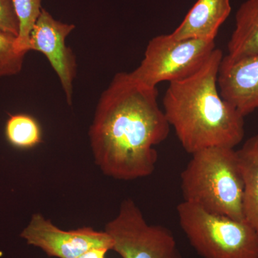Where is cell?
I'll return each instance as SVG.
<instances>
[{
    "label": "cell",
    "mask_w": 258,
    "mask_h": 258,
    "mask_svg": "<svg viewBox=\"0 0 258 258\" xmlns=\"http://www.w3.org/2000/svg\"><path fill=\"white\" fill-rule=\"evenodd\" d=\"M169 131L158 103L157 88L121 72L102 93L88 135L95 162L102 172L128 181L154 173L156 147L167 139Z\"/></svg>",
    "instance_id": "obj_1"
},
{
    "label": "cell",
    "mask_w": 258,
    "mask_h": 258,
    "mask_svg": "<svg viewBox=\"0 0 258 258\" xmlns=\"http://www.w3.org/2000/svg\"><path fill=\"white\" fill-rule=\"evenodd\" d=\"M223 54L215 48L198 72L169 83L163 111L189 154L211 147L235 149L244 137V117L219 91Z\"/></svg>",
    "instance_id": "obj_2"
},
{
    "label": "cell",
    "mask_w": 258,
    "mask_h": 258,
    "mask_svg": "<svg viewBox=\"0 0 258 258\" xmlns=\"http://www.w3.org/2000/svg\"><path fill=\"white\" fill-rule=\"evenodd\" d=\"M183 201L211 213L244 220V180L237 150L211 147L191 154L181 174Z\"/></svg>",
    "instance_id": "obj_3"
},
{
    "label": "cell",
    "mask_w": 258,
    "mask_h": 258,
    "mask_svg": "<svg viewBox=\"0 0 258 258\" xmlns=\"http://www.w3.org/2000/svg\"><path fill=\"white\" fill-rule=\"evenodd\" d=\"M181 230L203 258H258V236L245 220L211 213L182 201L176 207Z\"/></svg>",
    "instance_id": "obj_4"
},
{
    "label": "cell",
    "mask_w": 258,
    "mask_h": 258,
    "mask_svg": "<svg viewBox=\"0 0 258 258\" xmlns=\"http://www.w3.org/2000/svg\"><path fill=\"white\" fill-rule=\"evenodd\" d=\"M215 49V40L158 35L149 42L143 60L129 74L150 87L184 79L198 72Z\"/></svg>",
    "instance_id": "obj_5"
},
{
    "label": "cell",
    "mask_w": 258,
    "mask_h": 258,
    "mask_svg": "<svg viewBox=\"0 0 258 258\" xmlns=\"http://www.w3.org/2000/svg\"><path fill=\"white\" fill-rule=\"evenodd\" d=\"M105 231L122 258H181L174 235L164 226L151 225L132 199L120 204Z\"/></svg>",
    "instance_id": "obj_6"
},
{
    "label": "cell",
    "mask_w": 258,
    "mask_h": 258,
    "mask_svg": "<svg viewBox=\"0 0 258 258\" xmlns=\"http://www.w3.org/2000/svg\"><path fill=\"white\" fill-rule=\"evenodd\" d=\"M20 237L50 257L57 258H79L91 249L113 248V240L105 230L97 231L90 227L61 230L40 213L32 215Z\"/></svg>",
    "instance_id": "obj_7"
},
{
    "label": "cell",
    "mask_w": 258,
    "mask_h": 258,
    "mask_svg": "<svg viewBox=\"0 0 258 258\" xmlns=\"http://www.w3.org/2000/svg\"><path fill=\"white\" fill-rule=\"evenodd\" d=\"M75 28L73 24L56 20L42 8L30 33L28 47L29 51H37L47 57L60 79L69 105L72 104L77 62L74 51L66 45V40Z\"/></svg>",
    "instance_id": "obj_8"
},
{
    "label": "cell",
    "mask_w": 258,
    "mask_h": 258,
    "mask_svg": "<svg viewBox=\"0 0 258 258\" xmlns=\"http://www.w3.org/2000/svg\"><path fill=\"white\" fill-rule=\"evenodd\" d=\"M219 91L224 99L243 116L258 109V54L240 60L222 57L218 79Z\"/></svg>",
    "instance_id": "obj_9"
},
{
    "label": "cell",
    "mask_w": 258,
    "mask_h": 258,
    "mask_svg": "<svg viewBox=\"0 0 258 258\" xmlns=\"http://www.w3.org/2000/svg\"><path fill=\"white\" fill-rule=\"evenodd\" d=\"M232 10L230 0H198L171 37L215 40Z\"/></svg>",
    "instance_id": "obj_10"
},
{
    "label": "cell",
    "mask_w": 258,
    "mask_h": 258,
    "mask_svg": "<svg viewBox=\"0 0 258 258\" xmlns=\"http://www.w3.org/2000/svg\"><path fill=\"white\" fill-rule=\"evenodd\" d=\"M257 54L258 0H246L236 13L235 28L225 57L235 61Z\"/></svg>",
    "instance_id": "obj_11"
},
{
    "label": "cell",
    "mask_w": 258,
    "mask_h": 258,
    "mask_svg": "<svg viewBox=\"0 0 258 258\" xmlns=\"http://www.w3.org/2000/svg\"><path fill=\"white\" fill-rule=\"evenodd\" d=\"M237 152L244 180V220L258 236V134L247 139Z\"/></svg>",
    "instance_id": "obj_12"
},
{
    "label": "cell",
    "mask_w": 258,
    "mask_h": 258,
    "mask_svg": "<svg viewBox=\"0 0 258 258\" xmlns=\"http://www.w3.org/2000/svg\"><path fill=\"white\" fill-rule=\"evenodd\" d=\"M5 137L10 145L29 149L42 142V130L37 120L25 113L10 115L5 128Z\"/></svg>",
    "instance_id": "obj_13"
},
{
    "label": "cell",
    "mask_w": 258,
    "mask_h": 258,
    "mask_svg": "<svg viewBox=\"0 0 258 258\" xmlns=\"http://www.w3.org/2000/svg\"><path fill=\"white\" fill-rule=\"evenodd\" d=\"M19 21L16 47L19 52H29V41L32 28L42 10V0H12Z\"/></svg>",
    "instance_id": "obj_14"
},
{
    "label": "cell",
    "mask_w": 258,
    "mask_h": 258,
    "mask_svg": "<svg viewBox=\"0 0 258 258\" xmlns=\"http://www.w3.org/2000/svg\"><path fill=\"white\" fill-rule=\"evenodd\" d=\"M16 38L0 31V79L18 75L23 69L26 54L17 49Z\"/></svg>",
    "instance_id": "obj_15"
},
{
    "label": "cell",
    "mask_w": 258,
    "mask_h": 258,
    "mask_svg": "<svg viewBox=\"0 0 258 258\" xmlns=\"http://www.w3.org/2000/svg\"><path fill=\"white\" fill-rule=\"evenodd\" d=\"M0 31L18 37L19 21L12 0H0Z\"/></svg>",
    "instance_id": "obj_16"
},
{
    "label": "cell",
    "mask_w": 258,
    "mask_h": 258,
    "mask_svg": "<svg viewBox=\"0 0 258 258\" xmlns=\"http://www.w3.org/2000/svg\"><path fill=\"white\" fill-rule=\"evenodd\" d=\"M108 251L109 249L106 248H93L85 252L79 258H106Z\"/></svg>",
    "instance_id": "obj_17"
}]
</instances>
